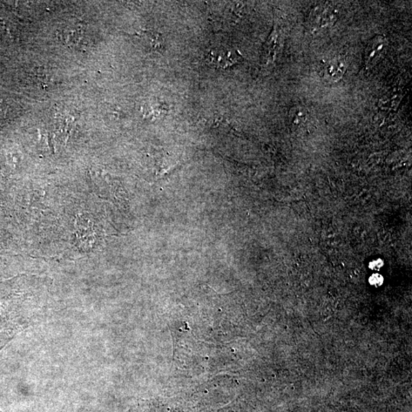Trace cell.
Instances as JSON below:
<instances>
[{
	"mask_svg": "<svg viewBox=\"0 0 412 412\" xmlns=\"http://www.w3.org/2000/svg\"><path fill=\"white\" fill-rule=\"evenodd\" d=\"M19 332V329L15 327L5 328L2 332H0V350L14 339V337ZM0 412L2 411H0Z\"/></svg>",
	"mask_w": 412,
	"mask_h": 412,
	"instance_id": "cell-8",
	"label": "cell"
},
{
	"mask_svg": "<svg viewBox=\"0 0 412 412\" xmlns=\"http://www.w3.org/2000/svg\"><path fill=\"white\" fill-rule=\"evenodd\" d=\"M348 63L346 59L341 57L334 58L323 64L322 76L330 83L339 81L346 73Z\"/></svg>",
	"mask_w": 412,
	"mask_h": 412,
	"instance_id": "cell-4",
	"label": "cell"
},
{
	"mask_svg": "<svg viewBox=\"0 0 412 412\" xmlns=\"http://www.w3.org/2000/svg\"><path fill=\"white\" fill-rule=\"evenodd\" d=\"M337 18V12L332 5H320L311 12L308 24L310 29L317 30L332 26Z\"/></svg>",
	"mask_w": 412,
	"mask_h": 412,
	"instance_id": "cell-1",
	"label": "cell"
},
{
	"mask_svg": "<svg viewBox=\"0 0 412 412\" xmlns=\"http://www.w3.org/2000/svg\"><path fill=\"white\" fill-rule=\"evenodd\" d=\"M388 40L382 35L376 36L371 39L364 53V65L366 69H373L386 53Z\"/></svg>",
	"mask_w": 412,
	"mask_h": 412,
	"instance_id": "cell-2",
	"label": "cell"
},
{
	"mask_svg": "<svg viewBox=\"0 0 412 412\" xmlns=\"http://www.w3.org/2000/svg\"><path fill=\"white\" fill-rule=\"evenodd\" d=\"M62 35L64 44L69 45L71 48L81 49L87 45L83 26H67L63 30Z\"/></svg>",
	"mask_w": 412,
	"mask_h": 412,
	"instance_id": "cell-5",
	"label": "cell"
},
{
	"mask_svg": "<svg viewBox=\"0 0 412 412\" xmlns=\"http://www.w3.org/2000/svg\"><path fill=\"white\" fill-rule=\"evenodd\" d=\"M241 56L237 51L213 49L208 53L207 62L215 66L216 69H226L237 64L241 60Z\"/></svg>",
	"mask_w": 412,
	"mask_h": 412,
	"instance_id": "cell-3",
	"label": "cell"
},
{
	"mask_svg": "<svg viewBox=\"0 0 412 412\" xmlns=\"http://www.w3.org/2000/svg\"><path fill=\"white\" fill-rule=\"evenodd\" d=\"M309 119L310 114L305 107L294 106L289 112V120L294 127L306 125Z\"/></svg>",
	"mask_w": 412,
	"mask_h": 412,
	"instance_id": "cell-7",
	"label": "cell"
},
{
	"mask_svg": "<svg viewBox=\"0 0 412 412\" xmlns=\"http://www.w3.org/2000/svg\"><path fill=\"white\" fill-rule=\"evenodd\" d=\"M384 265V262L381 259H377L369 263V267L371 269L379 271Z\"/></svg>",
	"mask_w": 412,
	"mask_h": 412,
	"instance_id": "cell-10",
	"label": "cell"
},
{
	"mask_svg": "<svg viewBox=\"0 0 412 412\" xmlns=\"http://www.w3.org/2000/svg\"><path fill=\"white\" fill-rule=\"evenodd\" d=\"M280 35L276 27L274 26L271 34H270L263 49V60L266 64H274L278 56L280 48Z\"/></svg>",
	"mask_w": 412,
	"mask_h": 412,
	"instance_id": "cell-6",
	"label": "cell"
},
{
	"mask_svg": "<svg viewBox=\"0 0 412 412\" xmlns=\"http://www.w3.org/2000/svg\"><path fill=\"white\" fill-rule=\"evenodd\" d=\"M384 279L383 276L379 274H374L370 276L369 279V282L371 286H374L375 287H380L383 284Z\"/></svg>",
	"mask_w": 412,
	"mask_h": 412,
	"instance_id": "cell-9",
	"label": "cell"
}]
</instances>
